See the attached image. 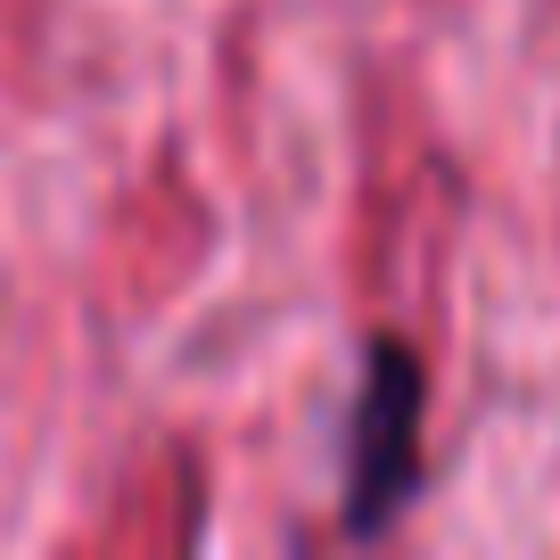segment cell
Masks as SVG:
<instances>
[{
  "label": "cell",
  "instance_id": "cell-1",
  "mask_svg": "<svg viewBox=\"0 0 560 560\" xmlns=\"http://www.w3.org/2000/svg\"><path fill=\"white\" fill-rule=\"evenodd\" d=\"M420 412H429L420 354L404 338H371L354 438H347V527L354 536H387L396 511L420 494Z\"/></svg>",
  "mask_w": 560,
  "mask_h": 560
}]
</instances>
